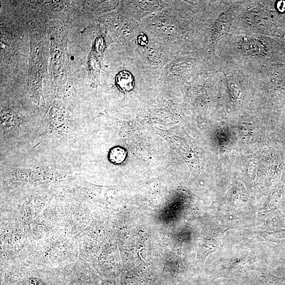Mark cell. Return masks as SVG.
Listing matches in <instances>:
<instances>
[{
    "mask_svg": "<svg viewBox=\"0 0 285 285\" xmlns=\"http://www.w3.org/2000/svg\"><path fill=\"white\" fill-rule=\"evenodd\" d=\"M170 1H122L119 12L122 15L138 23L145 17L161 10L169 5Z\"/></svg>",
    "mask_w": 285,
    "mask_h": 285,
    "instance_id": "8",
    "label": "cell"
},
{
    "mask_svg": "<svg viewBox=\"0 0 285 285\" xmlns=\"http://www.w3.org/2000/svg\"><path fill=\"white\" fill-rule=\"evenodd\" d=\"M266 3L264 1H239L237 15L229 34L267 36Z\"/></svg>",
    "mask_w": 285,
    "mask_h": 285,
    "instance_id": "5",
    "label": "cell"
},
{
    "mask_svg": "<svg viewBox=\"0 0 285 285\" xmlns=\"http://www.w3.org/2000/svg\"><path fill=\"white\" fill-rule=\"evenodd\" d=\"M270 53L268 36L229 34L218 43L215 57L256 70L268 66Z\"/></svg>",
    "mask_w": 285,
    "mask_h": 285,
    "instance_id": "3",
    "label": "cell"
},
{
    "mask_svg": "<svg viewBox=\"0 0 285 285\" xmlns=\"http://www.w3.org/2000/svg\"><path fill=\"white\" fill-rule=\"evenodd\" d=\"M12 173L19 180L28 182H50L55 177L54 174L45 171L29 169H14Z\"/></svg>",
    "mask_w": 285,
    "mask_h": 285,
    "instance_id": "9",
    "label": "cell"
},
{
    "mask_svg": "<svg viewBox=\"0 0 285 285\" xmlns=\"http://www.w3.org/2000/svg\"><path fill=\"white\" fill-rule=\"evenodd\" d=\"M103 18L116 42H120L126 47L136 49L137 39L142 32L140 23L120 13L112 14Z\"/></svg>",
    "mask_w": 285,
    "mask_h": 285,
    "instance_id": "7",
    "label": "cell"
},
{
    "mask_svg": "<svg viewBox=\"0 0 285 285\" xmlns=\"http://www.w3.org/2000/svg\"><path fill=\"white\" fill-rule=\"evenodd\" d=\"M127 156L125 150L120 147H116L109 152V159L111 162L116 164H120L124 162Z\"/></svg>",
    "mask_w": 285,
    "mask_h": 285,
    "instance_id": "10",
    "label": "cell"
},
{
    "mask_svg": "<svg viewBox=\"0 0 285 285\" xmlns=\"http://www.w3.org/2000/svg\"><path fill=\"white\" fill-rule=\"evenodd\" d=\"M208 69V61L202 52L175 56L166 64L158 85L184 87Z\"/></svg>",
    "mask_w": 285,
    "mask_h": 285,
    "instance_id": "4",
    "label": "cell"
},
{
    "mask_svg": "<svg viewBox=\"0 0 285 285\" xmlns=\"http://www.w3.org/2000/svg\"><path fill=\"white\" fill-rule=\"evenodd\" d=\"M136 49L141 57L145 71L153 83L158 85L163 69L171 59L170 54L161 43L151 38L147 46L137 47Z\"/></svg>",
    "mask_w": 285,
    "mask_h": 285,
    "instance_id": "6",
    "label": "cell"
},
{
    "mask_svg": "<svg viewBox=\"0 0 285 285\" xmlns=\"http://www.w3.org/2000/svg\"><path fill=\"white\" fill-rule=\"evenodd\" d=\"M276 8L281 13L285 12V1H280L276 3Z\"/></svg>",
    "mask_w": 285,
    "mask_h": 285,
    "instance_id": "11",
    "label": "cell"
},
{
    "mask_svg": "<svg viewBox=\"0 0 285 285\" xmlns=\"http://www.w3.org/2000/svg\"><path fill=\"white\" fill-rule=\"evenodd\" d=\"M200 17L203 34L202 52L208 62L215 58L219 42L231 32L239 1H191Z\"/></svg>",
    "mask_w": 285,
    "mask_h": 285,
    "instance_id": "2",
    "label": "cell"
},
{
    "mask_svg": "<svg viewBox=\"0 0 285 285\" xmlns=\"http://www.w3.org/2000/svg\"><path fill=\"white\" fill-rule=\"evenodd\" d=\"M140 26L142 32L162 44L171 58L202 52L201 21L191 1H170L166 8L142 19Z\"/></svg>",
    "mask_w": 285,
    "mask_h": 285,
    "instance_id": "1",
    "label": "cell"
}]
</instances>
